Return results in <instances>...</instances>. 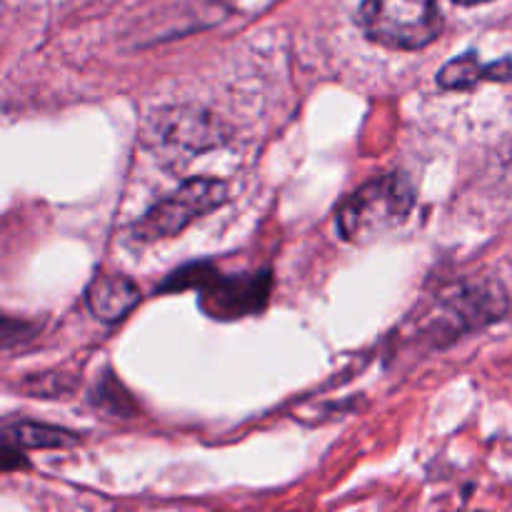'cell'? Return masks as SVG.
I'll list each match as a JSON object with an SVG mask.
<instances>
[{
	"label": "cell",
	"instance_id": "obj_5",
	"mask_svg": "<svg viewBox=\"0 0 512 512\" xmlns=\"http://www.w3.org/2000/svg\"><path fill=\"white\" fill-rule=\"evenodd\" d=\"M85 298L95 318L118 323L140 303V290L123 275H95Z\"/></svg>",
	"mask_w": 512,
	"mask_h": 512
},
{
	"label": "cell",
	"instance_id": "obj_3",
	"mask_svg": "<svg viewBox=\"0 0 512 512\" xmlns=\"http://www.w3.org/2000/svg\"><path fill=\"white\" fill-rule=\"evenodd\" d=\"M225 200H228V185L220 183V180H188L170 198L160 200L158 205H153L143 215V220L133 230L135 240H140V243H155V240L175 238L190 223L208 215L210 210L220 208Z\"/></svg>",
	"mask_w": 512,
	"mask_h": 512
},
{
	"label": "cell",
	"instance_id": "obj_1",
	"mask_svg": "<svg viewBox=\"0 0 512 512\" xmlns=\"http://www.w3.org/2000/svg\"><path fill=\"white\" fill-rule=\"evenodd\" d=\"M415 190L403 173L370 180L338 210V228L350 243H370L398 228L413 210Z\"/></svg>",
	"mask_w": 512,
	"mask_h": 512
},
{
	"label": "cell",
	"instance_id": "obj_6",
	"mask_svg": "<svg viewBox=\"0 0 512 512\" xmlns=\"http://www.w3.org/2000/svg\"><path fill=\"white\" fill-rule=\"evenodd\" d=\"M512 63H480L478 55L468 53L450 60L438 73V83L448 90H468L480 80H505L510 78Z\"/></svg>",
	"mask_w": 512,
	"mask_h": 512
},
{
	"label": "cell",
	"instance_id": "obj_8",
	"mask_svg": "<svg viewBox=\"0 0 512 512\" xmlns=\"http://www.w3.org/2000/svg\"><path fill=\"white\" fill-rule=\"evenodd\" d=\"M25 465H28V460H25L23 455H20V448L13 450V445L5 443V450H3V468L10 473V470H15V468H25Z\"/></svg>",
	"mask_w": 512,
	"mask_h": 512
},
{
	"label": "cell",
	"instance_id": "obj_7",
	"mask_svg": "<svg viewBox=\"0 0 512 512\" xmlns=\"http://www.w3.org/2000/svg\"><path fill=\"white\" fill-rule=\"evenodd\" d=\"M5 443L28 450L70 448V445L78 443V435L43 423H13L5 428Z\"/></svg>",
	"mask_w": 512,
	"mask_h": 512
},
{
	"label": "cell",
	"instance_id": "obj_4",
	"mask_svg": "<svg viewBox=\"0 0 512 512\" xmlns=\"http://www.w3.org/2000/svg\"><path fill=\"white\" fill-rule=\"evenodd\" d=\"M150 135L158 140V145H170V148L195 153V150H205L220 143V123L210 118L208 113H200V110L175 108L158 113Z\"/></svg>",
	"mask_w": 512,
	"mask_h": 512
},
{
	"label": "cell",
	"instance_id": "obj_2",
	"mask_svg": "<svg viewBox=\"0 0 512 512\" xmlns=\"http://www.w3.org/2000/svg\"><path fill=\"white\" fill-rule=\"evenodd\" d=\"M358 20L373 43L393 50H420L443 30L440 0H363Z\"/></svg>",
	"mask_w": 512,
	"mask_h": 512
},
{
	"label": "cell",
	"instance_id": "obj_9",
	"mask_svg": "<svg viewBox=\"0 0 512 512\" xmlns=\"http://www.w3.org/2000/svg\"><path fill=\"white\" fill-rule=\"evenodd\" d=\"M455 3H463V5H475V3H488V0H455Z\"/></svg>",
	"mask_w": 512,
	"mask_h": 512
}]
</instances>
